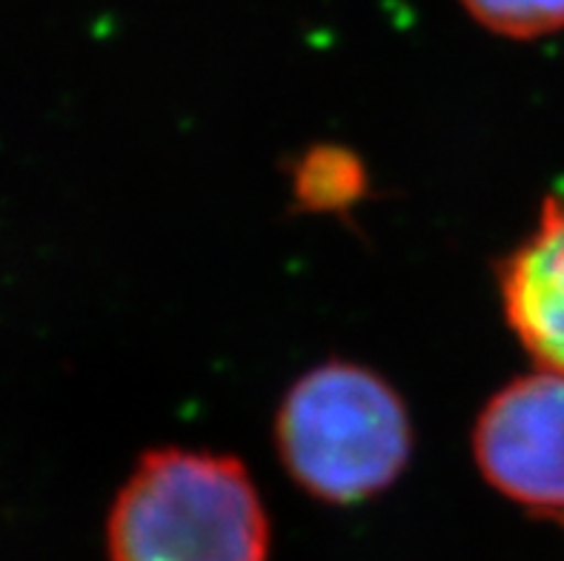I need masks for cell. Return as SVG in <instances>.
I'll list each match as a JSON object with an SVG mask.
<instances>
[{
    "label": "cell",
    "instance_id": "1",
    "mask_svg": "<svg viewBox=\"0 0 564 561\" xmlns=\"http://www.w3.org/2000/svg\"><path fill=\"white\" fill-rule=\"evenodd\" d=\"M107 548L109 561H267L270 521L238 458L161 447L115 496Z\"/></svg>",
    "mask_w": 564,
    "mask_h": 561
},
{
    "label": "cell",
    "instance_id": "2",
    "mask_svg": "<svg viewBox=\"0 0 564 561\" xmlns=\"http://www.w3.org/2000/svg\"><path fill=\"white\" fill-rule=\"evenodd\" d=\"M281 464L327 505L390 490L413 455V421L393 384L352 362H327L286 390L275 416Z\"/></svg>",
    "mask_w": 564,
    "mask_h": 561
},
{
    "label": "cell",
    "instance_id": "3",
    "mask_svg": "<svg viewBox=\"0 0 564 561\" xmlns=\"http://www.w3.org/2000/svg\"><path fill=\"white\" fill-rule=\"evenodd\" d=\"M473 455L494 490L564 525V373L505 384L476 419Z\"/></svg>",
    "mask_w": 564,
    "mask_h": 561
},
{
    "label": "cell",
    "instance_id": "4",
    "mask_svg": "<svg viewBox=\"0 0 564 561\" xmlns=\"http://www.w3.org/2000/svg\"><path fill=\"white\" fill-rule=\"evenodd\" d=\"M501 304L516 338L544 370L564 373V195L501 263Z\"/></svg>",
    "mask_w": 564,
    "mask_h": 561
},
{
    "label": "cell",
    "instance_id": "5",
    "mask_svg": "<svg viewBox=\"0 0 564 561\" xmlns=\"http://www.w3.org/2000/svg\"><path fill=\"white\" fill-rule=\"evenodd\" d=\"M293 192L301 209L310 213L347 209L367 192L365 164L341 147H315L295 164Z\"/></svg>",
    "mask_w": 564,
    "mask_h": 561
},
{
    "label": "cell",
    "instance_id": "6",
    "mask_svg": "<svg viewBox=\"0 0 564 561\" xmlns=\"http://www.w3.org/2000/svg\"><path fill=\"white\" fill-rule=\"evenodd\" d=\"M473 21L501 37L533 41L564 29V0H458Z\"/></svg>",
    "mask_w": 564,
    "mask_h": 561
}]
</instances>
